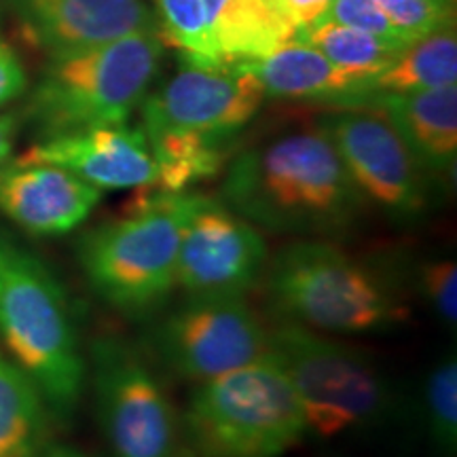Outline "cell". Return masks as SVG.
I'll return each mask as SVG.
<instances>
[{"label":"cell","mask_w":457,"mask_h":457,"mask_svg":"<svg viewBox=\"0 0 457 457\" xmlns=\"http://www.w3.org/2000/svg\"><path fill=\"white\" fill-rule=\"evenodd\" d=\"M38 457H85V455L81 451L66 447V445H47V449H45Z\"/></svg>","instance_id":"cell-31"},{"label":"cell","mask_w":457,"mask_h":457,"mask_svg":"<svg viewBox=\"0 0 457 457\" xmlns=\"http://www.w3.org/2000/svg\"><path fill=\"white\" fill-rule=\"evenodd\" d=\"M20 159L60 165L102 191H136L157 180L145 129L128 123L41 138Z\"/></svg>","instance_id":"cell-14"},{"label":"cell","mask_w":457,"mask_h":457,"mask_svg":"<svg viewBox=\"0 0 457 457\" xmlns=\"http://www.w3.org/2000/svg\"><path fill=\"white\" fill-rule=\"evenodd\" d=\"M159 364L191 384H204L270 353V330L239 296H187L151 333Z\"/></svg>","instance_id":"cell-9"},{"label":"cell","mask_w":457,"mask_h":457,"mask_svg":"<svg viewBox=\"0 0 457 457\" xmlns=\"http://www.w3.org/2000/svg\"><path fill=\"white\" fill-rule=\"evenodd\" d=\"M265 91L242 64L199 66L185 62L142 102L145 131H182L236 140L261 111Z\"/></svg>","instance_id":"cell-11"},{"label":"cell","mask_w":457,"mask_h":457,"mask_svg":"<svg viewBox=\"0 0 457 457\" xmlns=\"http://www.w3.org/2000/svg\"><path fill=\"white\" fill-rule=\"evenodd\" d=\"M204 197L136 188L119 219L79 239L77 259L89 288L123 318L155 316L174 293L182 231Z\"/></svg>","instance_id":"cell-3"},{"label":"cell","mask_w":457,"mask_h":457,"mask_svg":"<svg viewBox=\"0 0 457 457\" xmlns=\"http://www.w3.org/2000/svg\"><path fill=\"white\" fill-rule=\"evenodd\" d=\"M270 248L261 228L205 195L185 225L176 286L187 296H239L261 282Z\"/></svg>","instance_id":"cell-12"},{"label":"cell","mask_w":457,"mask_h":457,"mask_svg":"<svg viewBox=\"0 0 457 457\" xmlns=\"http://www.w3.org/2000/svg\"><path fill=\"white\" fill-rule=\"evenodd\" d=\"M282 4L288 9V13L293 15V20L301 30V28L312 26L322 20L330 4H333V0H282Z\"/></svg>","instance_id":"cell-29"},{"label":"cell","mask_w":457,"mask_h":457,"mask_svg":"<svg viewBox=\"0 0 457 457\" xmlns=\"http://www.w3.org/2000/svg\"><path fill=\"white\" fill-rule=\"evenodd\" d=\"M242 66L259 79L267 98L318 100L358 108L373 96L367 79L341 71L327 55L299 41L286 43Z\"/></svg>","instance_id":"cell-17"},{"label":"cell","mask_w":457,"mask_h":457,"mask_svg":"<svg viewBox=\"0 0 457 457\" xmlns=\"http://www.w3.org/2000/svg\"><path fill=\"white\" fill-rule=\"evenodd\" d=\"M322 20L375 34V37L400 45V47L411 45L404 32L387 17L377 0H333V4H330Z\"/></svg>","instance_id":"cell-26"},{"label":"cell","mask_w":457,"mask_h":457,"mask_svg":"<svg viewBox=\"0 0 457 457\" xmlns=\"http://www.w3.org/2000/svg\"><path fill=\"white\" fill-rule=\"evenodd\" d=\"M20 129V119L15 112H0V165L13 155V146Z\"/></svg>","instance_id":"cell-30"},{"label":"cell","mask_w":457,"mask_h":457,"mask_svg":"<svg viewBox=\"0 0 457 457\" xmlns=\"http://www.w3.org/2000/svg\"><path fill=\"white\" fill-rule=\"evenodd\" d=\"M270 356L299 396L307 432L318 438L370 432L394 413L392 381L362 347L284 320L270 330Z\"/></svg>","instance_id":"cell-6"},{"label":"cell","mask_w":457,"mask_h":457,"mask_svg":"<svg viewBox=\"0 0 457 457\" xmlns=\"http://www.w3.org/2000/svg\"><path fill=\"white\" fill-rule=\"evenodd\" d=\"M157 165L155 187L165 193H188L225 168L236 140L182 131H145Z\"/></svg>","instance_id":"cell-20"},{"label":"cell","mask_w":457,"mask_h":457,"mask_svg":"<svg viewBox=\"0 0 457 457\" xmlns=\"http://www.w3.org/2000/svg\"><path fill=\"white\" fill-rule=\"evenodd\" d=\"M11 4L26 41L49 60L83 54L140 30H159V21L142 0H11Z\"/></svg>","instance_id":"cell-13"},{"label":"cell","mask_w":457,"mask_h":457,"mask_svg":"<svg viewBox=\"0 0 457 457\" xmlns=\"http://www.w3.org/2000/svg\"><path fill=\"white\" fill-rule=\"evenodd\" d=\"M180 428L195 457H279L310 434L299 396L270 353L195 384Z\"/></svg>","instance_id":"cell-5"},{"label":"cell","mask_w":457,"mask_h":457,"mask_svg":"<svg viewBox=\"0 0 457 457\" xmlns=\"http://www.w3.org/2000/svg\"><path fill=\"white\" fill-rule=\"evenodd\" d=\"M0 343L68 424L87 384V356L64 286L47 262L0 231Z\"/></svg>","instance_id":"cell-2"},{"label":"cell","mask_w":457,"mask_h":457,"mask_svg":"<svg viewBox=\"0 0 457 457\" xmlns=\"http://www.w3.org/2000/svg\"><path fill=\"white\" fill-rule=\"evenodd\" d=\"M267 295L286 322L327 335H379L411 320L403 293L330 239L303 237L267 262Z\"/></svg>","instance_id":"cell-4"},{"label":"cell","mask_w":457,"mask_h":457,"mask_svg":"<svg viewBox=\"0 0 457 457\" xmlns=\"http://www.w3.org/2000/svg\"><path fill=\"white\" fill-rule=\"evenodd\" d=\"M222 64L261 60L295 41L299 26L282 0H202Z\"/></svg>","instance_id":"cell-18"},{"label":"cell","mask_w":457,"mask_h":457,"mask_svg":"<svg viewBox=\"0 0 457 457\" xmlns=\"http://www.w3.org/2000/svg\"><path fill=\"white\" fill-rule=\"evenodd\" d=\"M87 377L112 457H182L180 415L131 343L117 335L91 341Z\"/></svg>","instance_id":"cell-8"},{"label":"cell","mask_w":457,"mask_h":457,"mask_svg":"<svg viewBox=\"0 0 457 457\" xmlns=\"http://www.w3.org/2000/svg\"><path fill=\"white\" fill-rule=\"evenodd\" d=\"M421 296L447 328L457 324V265L453 259L426 261L417 273Z\"/></svg>","instance_id":"cell-27"},{"label":"cell","mask_w":457,"mask_h":457,"mask_svg":"<svg viewBox=\"0 0 457 457\" xmlns=\"http://www.w3.org/2000/svg\"><path fill=\"white\" fill-rule=\"evenodd\" d=\"M424 411L432 443L445 455L457 449V360L443 358L426 377Z\"/></svg>","instance_id":"cell-24"},{"label":"cell","mask_w":457,"mask_h":457,"mask_svg":"<svg viewBox=\"0 0 457 457\" xmlns=\"http://www.w3.org/2000/svg\"><path fill=\"white\" fill-rule=\"evenodd\" d=\"M335 146L360 195L390 219L413 222L432 208L430 171L375 108H347L318 125Z\"/></svg>","instance_id":"cell-10"},{"label":"cell","mask_w":457,"mask_h":457,"mask_svg":"<svg viewBox=\"0 0 457 457\" xmlns=\"http://www.w3.org/2000/svg\"><path fill=\"white\" fill-rule=\"evenodd\" d=\"M295 41L318 49L341 71L367 79L369 83H373L377 74L384 72L404 49L375 34L335 24L330 20H320L316 24L301 28Z\"/></svg>","instance_id":"cell-22"},{"label":"cell","mask_w":457,"mask_h":457,"mask_svg":"<svg viewBox=\"0 0 457 457\" xmlns=\"http://www.w3.org/2000/svg\"><path fill=\"white\" fill-rule=\"evenodd\" d=\"M411 43L455 26V0H377Z\"/></svg>","instance_id":"cell-25"},{"label":"cell","mask_w":457,"mask_h":457,"mask_svg":"<svg viewBox=\"0 0 457 457\" xmlns=\"http://www.w3.org/2000/svg\"><path fill=\"white\" fill-rule=\"evenodd\" d=\"M104 191L66 168L9 159L0 165V212L32 236H64L83 225Z\"/></svg>","instance_id":"cell-15"},{"label":"cell","mask_w":457,"mask_h":457,"mask_svg":"<svg viewBox=\"0 0 457 457\" xmlns=\"http://www.w3.org/2000/svg\"><path fill=\"white\" fill-rule=\"evenodd\" d=\"M54 417L37 384L0 347V457H38Z\"/></svg>","instance_id":"cell-19"},{"label":"cell","mask_w":457,"mask_h":457,"mask_svg":"<svg viewBox=\"0 0 457 457\" xmlns=\"http://www.w3.org/2000/svg\"><path fill=\"white\" fill-rule=\"evenodd\" d=\"M159 30L49 60L26 106L41 138L128 123L151 91L163 55Z\"/></svg>","instance_id":"cell-7"},{"label":"cell","mask_w":457,"mask_h":457,"mask_svg":"<svg viewBox=\"0 0 457 457\" xmlns=\"http://www.w3.org/2000/svg\"><path fill=\"white\" fill-rule=\"evenodd\" d=\"M220 202L259 228L296 239L343 236L369 205L320 128L237 155Z\"/></svg>","instance_id":"cell-1"},{"label":"cell","mask_w":457,"mask_h":457,"mask_svg":"<svg viewBox=\"0 0 457 457\" xmlns=\"http://www.w3.org/2000/svg\"><path fill=\"white\" fill-rule=\"evenodd\" d=\"M155 4L163 43L180 51L182 62L199 66L222 64L202 0H155Z\"/></svg>","instance_id":"cell-23"},{"label":"cell","mask_w":457,"mask_h":457,"mask_svg":"<svg viewBox=\"0 0 457 457\" xmlns=\"http://www.w3.org/2000/svg\"><path fill=\"white\" fill-rule=\"evenodd\" d=\"M26 89V72L17 55L7 45L0 41V108L15 98H20Z\"/></svg>","instance_id":"cell-28"},{"label":"cell","mask_w":457,"mask_h":457,"mask_svg":"<svg viewBox=\"0 0 457 457\" xmlns=\"http://www.w3.org/2000/svg\"><path fill=\"white\" fill-rule=\"evenodd\" d=\"M457 81L455 28L432 32L407 45L396 60L370 83L373 94L451 87Z\"/></svg>","instance_id":"cell-21"},{"label":"cell","mask_w":457,"mask_h":457,"mask_svg":"<svg viewBox=\"0 0 457 457\" xmlns=\"http://www.w3.org/2000/svg\"><path fill=\"white\" fill-rule=\"evenodd\" d=\"M358 108L379 111L430 174H453L457 159V87L373 94Z\"/></svg>","instance_id":"cell-16"}]
</instances>
